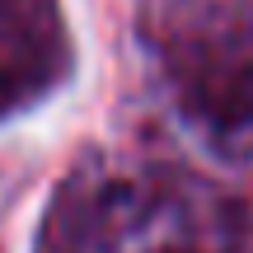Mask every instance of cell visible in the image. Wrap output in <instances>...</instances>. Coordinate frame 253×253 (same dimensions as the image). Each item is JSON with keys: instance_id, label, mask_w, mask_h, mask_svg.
Here are the masks:
<instances>
[{"instance_id": "cell-1", "label": "cell", "mask_w": 253, "mask_h": 253, "mask_svg": "<svg viewBox=\"0 0 253 253\" xmlns=\"http://www.w3.org/2000/svg\"><path fill=\"white\" fill-rule=\"evenodd\" d=\"M66 52L56 0H0V113L42 94L61 75Z\"/></svg>"}]
</instances>
